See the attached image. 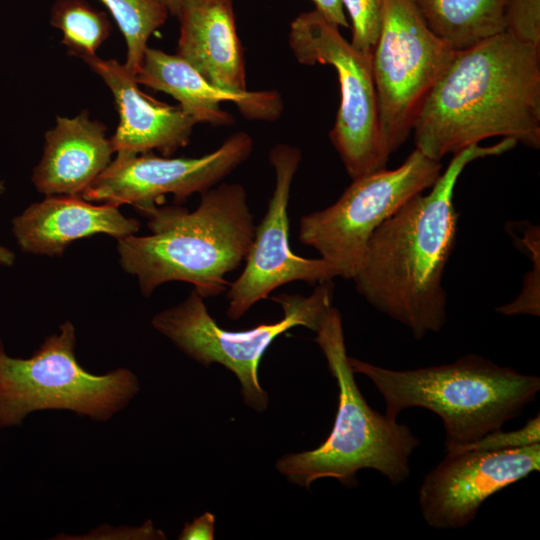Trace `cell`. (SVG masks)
<instances>
[{
	"mask_svg": "<svg viewBox=\"0 0 540 540\" xmlns=\"http://www.w3.org/2000/svg\"><path fill=\"white\" fill-rule=\"evenodd\" d=\"M138 84L162 91L178 101L179 107L198 123L230 126L231 113L221 109L224 102L236 105L247 119L275 121L283 111V101L274 90L234 92L208 82L181 57L160 49L145 50L135 76Z\"/></svg>",
	"mask_w": 540,
	"mask_h": 540,
	"instance_id": "cell-14",
	"label": "cell"
},
{
	"mask_svg": "<svg viewBox=\"0 0 540 540\" xmlns=\"http://www.w3.org/2000/svg\"><path fill=\"white\" fill-rule=\"evenodd\" d=\"M162 531L153 527L150 520L143 523L142 526H118L114 527L103 524L95 527L83 535H64L59 534L53 539L59 540H147L164 539Z\"/></svg>",
	"mask_w": 540,
	"mask_h": 540,
	"instance_id": "cell-25",
	"label": "cell"
},
{
	"mask_svg": "<svg viewBox=\"0 0 540 540\" xmlns=\"http://www.w3.org/2000/svg\"><path fill=\"white\" fill-rule=\"evenodd\" d=\"M440 174V161L415 148L399 167L353 179L335 203L302 216L299 241L315 249L337 277L353 279L374 231L407 201L431 188Z\"/></svg>",
	"mask_w": 540,
	"mask_h": 540,
	"instance_id": "cell-9",
	"label": "cell"
},
{
	"mask_svg": "<svg viewBox=\"0 0 540 540\" xmlns=\"http://www.w3.org/2000/svg\"><path fill=\"white\" fill-rule=\"evenodd\" d=\"M71 321L45 338L29 358L11 357L0 338V428L21 425L31 413L67 410L106 422L127 407L140 390L128 368L102 375L85 370L75 354Z\"/></svg>",
	"mask_w": 540,
	"mask_h": 540,
	"instance_id": "cell-6",
	"label": "cell"
},
{
	"mask_svg": "<svg viewBox=\"0 0 540 540\" xmlns=\"http://www.w3.org/2000/svg\"><path fill=\"white\" fill-rule=\"evenodd\" d=\"M416 149L447 154L501 136L540 147V48L503 31L455 52L414 119Z\"/></svg>",
	"mask_w": 540,
	"mask_h": 540,
	"instance_id": "cell-2",
	"label": "cell"
},
{
	"mask_svg": "<svg viewBox=\"0 0 540 540\" xmlns=\"http://www.w3.org/2000/svg\"><path fill=\"white\" fill-rule=\"evenodd\" d=\"M509 0H414L429 28L455 51L504 31Z\"/></svg>",
	"mask_w": 540,
	"mask_h": 540,
	"instance_id": "cell-19",
	"label": "cell"
},
{
	"mask_svg": "<svg viewBox=\"0 0 540 540\" xmlns=\"http://www.w3.org/2000/svg\"><path fill=\"white\" fill-rule=\"evenodd\" d=\"M516 145V140L504 138L453 154L428 194L411 198L371 235L352 280L361 296L416 339L439 332L447 320L442 279L456 242L453 195L458 178L470 162L501 155Z\"/></svg>",
	"mask_w": 540,
	"mask_h": 540,
	"instance_id": "cell-1",
	"label": "cell"
},
{
	"mask_svg": "<svg viewBox=\"0 0 540 540\" xmlns=\"http://www.w3.org/2000/svg\"><path fill=\"white\" fill-rule=\"evenodd\" d=\"M149 235L117 239L119 262L150 296L161 284L182 281L203 298L230 284L226 275L245 261L255 228L245 188L223 183L201 194L199 206L155 205L139 211Z\"/></svg>",
	"mask_w": 540,
	"mask_h": 540,
	"instance_id": "cell-3",
	"label": "cell"
},
{
	"mask_svg": "<svg viewBox=\"0 0 540 540\" xmlns=\"http://www.w3.org/2000/svg\"><path fill=\"white\" fill-rule=\"evenodd\" d=\"M315 9L329 22L338 27H349L344 8L340 0H312Z\"/></svg>",
	"mask_w": 540,
	"mask_h": 540,
	"instance_id": "cell-27",
	"label": "cell"
},
{
	"mask_svg": "<svg viewBox=\"0 0 540 540\" xmlns=\"http://www.w3.org/2000/svg\"><path fill=\"white\" fill-rule=\"evenodd\" d=\"M140 223L117 206L95 205L76 195H51L28 206L12 220V233L23 252L59 256L73 241L107 234L116 239L134 235Z\"/></svg>",
	"mask_w": 540,
	"mask_h": 540,
	"instance_id": "cell-16",
	"label": "cell"
},
{
	"mask_svg": "<svg viewBox=\"0 0 540 540\" xmlns=\"http://www.w3.org/2000/svg\"><path fill=\"white\" fill-rule=\"evenodd\" d=\"M100 1L108 8L125 38L127 57L124 65L136 76L149 38L165 23L169 12L158 0Z\"/></svg>",
	"mask_w": 540,
	"mask_h": 540,
	"instance_id": "cell-21",
	"label": "cell"
},
{
	"mask_svg": "<svg viewBox=\"0 0 540 540\" xmlns=\"http://www.w3.org/2000/svg\"><path fill=\"white\" fill-rule=\"evenodd\" d=\"M534 443H540V417L531 418L520 429L503 432L501 429L491 432L479 440L460 448L455 452L465 450L498 451L525 447ZM450 452V453H455Z\"/></svg>",
	"mask_w": 540,
	"mask_h": 540,
	"instance_id": "cell-24",
	"label": "cell"
},
{
	"mask_svg": "<svg viewBox=\"0 0 540 540\" xmlns=\"http://www.w3.org/2000/svg\"><path fill=\"white\" fill-rule=\"evenodd\" d=\"M455 52L429 28L414 0H383L372 72L390 154L412 133L424 98Z\"/></svg>",
	"mask_w": 540,
	"mask_h": 540,
	"instance_id": "cell-10",
	"label": "cell"
},
{
	"mask_svg": "<svg viewBox=\"0 0 540 540\" xmlns=\"http://www.w3.org/2000/svg\"><path fill=\"white\" fill-rule=\"evenodd\" d=\"M215 517L206 512L194 519L191 523H185L179 536L181 540H212L214 538Z\"/></svg>",
	"mask_w": 540,
	"mask_h": 540,
	"instance_id": "cell-26",
	"label": "cell"
},
{
	"mask_svg": "<svg viewBox=\"0 0 540 540\" xmlns=\"http://www.w3.org/2000/svg\"><path fill=\"white\" fill-rule=\"evenodd\" d=\"M203 299L193 289L183 302L154 315L152 326L196 362L206 367L219 363L232 371L241 383L245 402L263 411L268 395L257 375L262 355L276 337L292 327L317 331L332 307L333 283L317 284L309 296L283 293L272 297L282 307L283 318L238 332L221 328L209 314Z\"/></svg>",
	"mask_w": 540,
	"mask_h": 540,
	"instance_id": "cell-7",
	"label": "cell"
},
{
	"mask_svg": "<svg viewBox=\"0 0 540 540\" xmlns=\"http://www.w3.org/2000/svg\"><path fill=\"white\" fill-rule=\"evenodd\" d=\"M50 22L62 31V44L68 52L83 60L96 56L97 49L111 31L107 15L84 0H57L51 10Z\"/></svg>",
	"mask_w": 540,
	"mask_h": 540,
	"instance_id": "cell-20",
	"label": "cell"
},
{
	"mask_svg": "<svg viewBox=\"0 0 540 540\" xmlns=\"http://www.w3.org/2000/svg\"><path fill=\"white\" fill-rule=\"evenodd\" d=\"M113 153L105 125L90 120L87 112L73 118L58 116L55 127L45 134L32 182L46 196H81L111 163Z\"/></svg>",
	"mask_w": 540,
	"mask_h": 540,
	"instance_id": "cell-18",
	"label": "cell"
},
{
	"mask_svg": "<svg viewBox=\"0 0 540 540\" xmlns=\"http://www.w3.org/2000/svg\"><path fill=\"white\" fill-rule=\"evenodd\" d=\"M302 159L301 151L288 144H277L269 151L275 172V187L245 259V267L227 293V316L242 317L254 304L278 287L304 281L317 285L337 277L324 259L296 255L289 244L288 203L291 185Z\"/></svg>",
	"mask_w": 540,
	"mask_h": 540,
	"instance_id": "cell-12",
	"label": "cell"
},
{
	"mask_svg": "<svg viewBox=\"0 0 540 540\" xmlns=\"http://www.w3.org/2000/svg\"><path fill=\"white\" fill-rule=\"evenodd\" d=\"M252 151V137L240 131L201 157H158L150 152L117 154L81 197L117 207L130 204L138 211L161 205L168 194L184 202L192 194L214 187L245 162Z\"/></svg>",
	"mask_w": 540,
	"mask_h": 540,
	"instance_id": "cell-11",
	"label": "cell"
},
{
	"mask_svg": "<svg viewBox=\"0 0 540 540\" xmlns=\"http://www.w3.org/2000/svg\"><path fill=\"white\" fill-rule=\"evenodd\" d=\"M316 334L315 342L339 389L334 426L318 448L283 456L277 469L304 488L320 478H334L353 487L356 473L364 468L377 470L393 485L405 482L410 476L409 459L419 439L407 425L367 404L349 364L337 308L328 310Z\"/></svg>",
	"mask_w": 540,
	"mask_h": 540,
	"instance_id": "cell-5",
	"label": "cell"
},
{
	"mask_svg": "<svg viewBox=\"0 0 540 540\" xmlns=\"http://www.w3.org/2000/svg\"><path fill=\"white\" fill-rule=\"evenodd\" d=\"M354 373L372 380L384 397L385 415L421 407L437 414L446 432L447 452H455L502 429L519 416L540 390V378L469 354L452 364L413 370L383 368L348 358Z\"/></svg>",
	"mask_w": 540,
	"mask_h": 540,
	"instance_id": "cell-4",
	"label": "cell"
},
{
	"mask_svg": "<svg viewBox=\"0 0 540 540\" xmlns=\"http://www.w3.org/2000/svg\"><path fill=\"white\" fill-rule=\"evenodd\" d=\"M177 55L208 82L244 92L246 72L233 0H182Z\"/></svg>",
	"mask_w": 540,
	"mask_h": 540,
	"instance_id": "cell-17",
	"label": "cell"
},
{
	"mask_svg": "<svg viewBox=\"0 0 540 540\" xmlns=\"http://www.w3.org/2000/svg\"><path fill=\"white\" fill-rule=\"evenodd\" d=\"M168 12L174 16H178L182 0H158Z\"/></svg>",
	"mask_w": 540,
	"mask_h": 540,
	"instance_id": "cell-29",
	"label": "cell"
},
{
	"mask_svg": "<svg viewBox=\"0 0 540 540\" xmlns=\"http://www.w3.org/2000/svg\"><path fill=\"white\" fill-rule=\"evenodd\" d=\"M110 88L120 116L110 138L117 154L152 150L170 156L186 146L198 122L179 106L159 102L142 93L135 76L116 60L93 56L84 60Z\"/></svg>",
	"mask_w": 540,
	"mask_h": 540,
	"instance_id": "cell-15",
	"label": "cell"
},
{
	"mask_svg": "<svg viewBox=\"0 0 540 540\" xmlns=\"http://www.w3.org/2000/svg\"><path fill=\"white\" fill-rule=\"evenodd\" d=\"M504 31L540 48V0H509L504 13Z\"/></svg>",
	"mask_w": 540,
	"mask_h": 540,
	"instance_id": "cell-23",
	"label": "cell"
},
{
	"mask_svg": "<svg viewBox=\"0 0 540 540\" xmlns=\"http://www.w3.org/2000/svg\"><path fill=\"white\" fill-rule=\"evenodd\" d=\"M288 41L299 63L330 65L337 73L340 103L329 137L351 179L385 168L390 153L380 126L372 55L355 49L316 9L291 22Z\"/></svg>",
	"mask_w": 540,
	"mask_h": 540,
	"instance_id": "cell-8",
	"label": "cell"
},
{
	"mask_svg": "<svg viewBox=\"0 0 540 540\" xmlns=\"http://www.w3.org/2000/svg\"><path fill=\"white\" fill-rule=\"evenodd\" d=\"M5 190L4 184L0 181V194ZM15 262V254L10 249L0 245V265L12 266Z\"/></svg>",
	"mask_w": 540,
	"mask_h": 540,
	"instance_id": "cell-28",
	"label": "cell"
},
{
	"mask_svg": "<svg viewBox=\"0 0 540 540\" xmlns=\"http://www.w3.org/2000/svg\"><path fill=\"white\" fill-rule=\"evenodd\" d=\"M540 469V443L525 447L447 452L420 485L425 522L435 529H460L493 494Z\"/></svg>",
	"mask_w": 540,
	"mask_h": 540,
	"instance_id": "cell-13",
	"label": "cell"
},
{
	"mask_svg": "<svg viewBox=\"0 0 540 540\" xmlns=\"http://www.w3.org/2000/svg\"><path fill=\"white\" fill-rule=\"evenodd\" d=\"M351 21V45L372 55L382 23L383 0H340Z\"/></svg>",
	"mask_w": 540,
	"mask_h": 540,
	"instance_id": "cell-22",
	"label": "cell"
}]
</instances>
